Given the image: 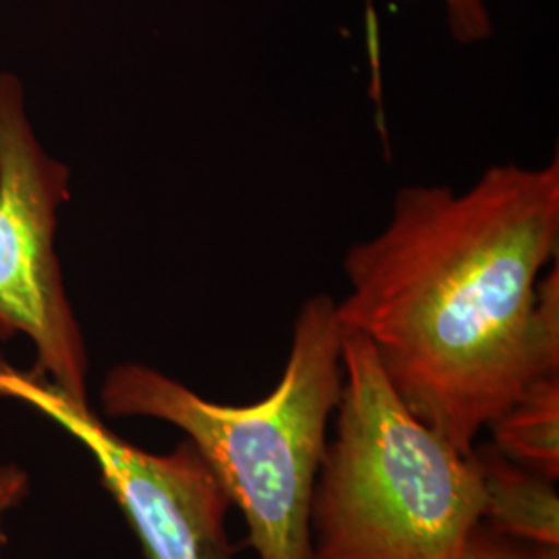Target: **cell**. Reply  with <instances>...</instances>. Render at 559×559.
Returning <instances> with one entry per match:
<instances>
[{"label":"cell","mask_w":559,"mask_h":559,"mask_svg":"<svg viewBox=\"0 0 559 559\" xmlns=\"http://www.w3.org/2000/svg\"><path fill=\"white\" fill-rule=\"evenodd\" d=\"M559 160L489 166L466 191L399 189L344 255V330L373 346L408 411L462 454L559 376Z\"/></svg>","instance_id":"1"},{"label":"cell","mask_w":559,"mask_h":559,"mask_svg":"<svg viewBox=\"0 0 559 559\" xmlns=\"http://www.w3.org/2000/svg\"><path fill=\"white\" fill-rule=\"evenodd\" d=\"M342 342L336 300L321 293L302 302L278 385L260 402H210L158 369L122 362L104 380L102 406L182 429L242 512L260 559H311L309 510L344 381Z\"/></svg>","instance_id":"2"},{"label":"cell","mask_w":559,"mask_h":559,"mask_svg":"<svg viewBox=\"0 0 559 559\" xmlns=\"http://www.w3.org/2000/svg\"><path fill=\"white\" fill-rule=\"evenodd\" d=\"M344 381L311 496V559H460L479 471L402 402L369 340L344 330Z\"/></svg>","instance_id":"3"},{"label":"cell","mask_w":559,"mask_h":559,"mask_svg":"<svg viewBox=\"0 0 559 559\" xmlns=\"http://www.w3.org/2000/svg\"><path fill=\"white\" fill-rule=\"evenodd\" d=\"M71 170L46 152L20 78L0 73V338L34 344L40 378L87 404V350L62 280L57 228Z\"/></svg>","instance_id":"4"},{"label":"cell","mask_w":559,"mask_h":559,"mask_svg":"<svg viewBox=\"0 0 559 559\" xmlns=\"http://www.w3.org/2000/svg\"><path fill=\"white\" fill-rule=\"evenodd\" d=\"M0 396L38 408L90 450L147 558L235 559L226 535L233 501L191 441L166 456L143 452L106 429L90 404H78L50 381L4 362Z\"/></svg>","instance_id":"5"},{"label":"cell","mask_w":559,"mask_h":559,"mask_svg":"<svg viewBox=\"0 0 559 559\" xmlns=\"http://www.w3.org/2000/svg\"><path fill=\"white\" fill-rule=\"evenodd\" d=\"M483 489L480 520L510 539L559 547V498L554 480L508 459L498 445L473 448Z\"/></svg>","instance_id":"6"},{"label":"cell","mask_w":559,"mask_h":559,"mask_svg":"<svg viewBox=\"0 0 559 559\" xmlns=\"http://www.w3.org/2000/svg\"><path fill=\"white\" fill-rule=\"evenodd\" d=\"M493 443L522 466L559 477V376L531 383L503 415L493 420Z\"/></svg>","instance_id":"7"},{"label":"cell","mask_w":559,"mask_h":559,"mask_svg":"<svg viewBox=\"0 0 559 559\" xmlns=\"http://www.w3.org/2000/svg\"><path fill=\"white\" fill-rule=\"evenodd\" d=\"M460 559H559V547H543L503 537L479 520L468 533Z\"/></svg>","instance_id":"8"},{"label":"cell","mask_w":559,"mask_h":559,"mask_svg":"<svg viewBox=\"0 0 559 559\" xmlns=\"http://www.w3.org/2000/svg\"><path fill=\"white\" fill-rule=\"evenodd\" d=\"M445 23L459 44H479L493 36V21L485 0H443Z\"/></svg>","instance_id":"9"},{"label":"cell","mask_w":559,"mask_h":559,"mask_svg":"<svg viewBox=\"0 0 559 559\" xmlns=\"http://www.w3.org/2000/svg\"><path fill=\"white\" fill-rule=\"evenodd\" d=\"M25 491V477L17 468L9 466L0 471V522L9 508H13Z\"/></svg>","instance_id":"10"}]
</instances>
